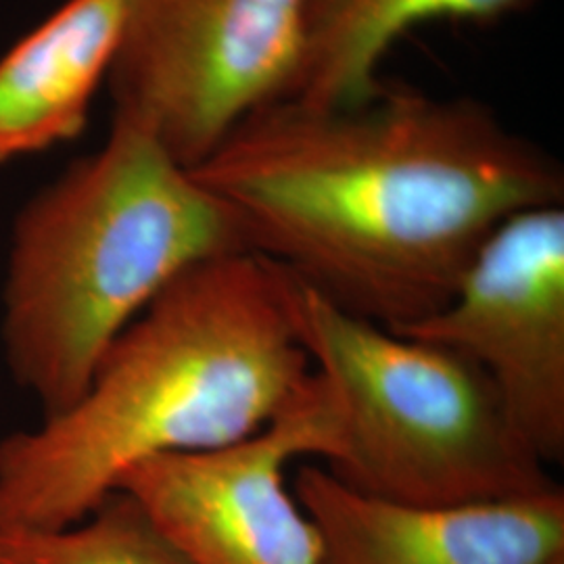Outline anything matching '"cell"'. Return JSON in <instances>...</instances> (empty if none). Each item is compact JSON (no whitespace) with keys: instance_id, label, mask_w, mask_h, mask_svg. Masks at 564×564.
<instances>
[{"instance_id":"cell-1","label":"cell","mask_w":564,"mask_h":564,"mask_svg":"<svg viewBox=\"0 0 564 564\" xmlns=\"http://www.w3.org/2000/svg\"><path fill=\"white\" fill-rule=\"evenodd\" d=\"M191 174L247 249L389 330L442 310L498 224L564 203L563 165L484 102L383 84L270 102Z\"/></svg>"},{"instance_id":"cell-2","label":"cell","mask_w":564,"mask_h":564,"mask_svg":"<svg viewBox=\"0 0 564 564\" xmlns=\"http://www.w3.org/2000/svg\"><path fill=\"white\" fill-rule=\"evenodd\" d=\"M314 381L286 270L251 249L197 263L121 330L78 402L0 442V529L78 523L134 466L247 440Z\"/></svg>"},{"instance_id":"cell-3","label":"cell","mask_w":564,"mask_h":564,"mask_svg":"<svg viewBox=\"0 0 564 564\" xmlns=\"http://www.w3.org/2000/svg\"><path fill=\"white\" fill-rule=\"evenodd\" d=\"M247 249L223 203L162 142L113 118L101 147L21 207L2 291L9 370L44 419L78 402L102 354L197 263Z\"/></svg>"},{"instance_id":"cell-4","label":"cell","mask_w":564,"mask_h":564,"mask_svg":"<svg viewBox=\"0 0 564 564\" xmlns=\"http://www.w3.org/2000/svg\"><path fill=\"white\" fill-rule=\"evenodd\" d=\"M286 274L300 341L337 410L339 452L324 464L335 479L414 506L500 502L561 487L475 364L360 318Z\"/></svg>"},{"instance_id":"cell-5","label":"cell","mask_w":564,"mask_h":564,"mask_svg":"<svg viewBox=\"0 0 564 564\" xmlns=\"http://www.w3.org/2000/svg\"><path fill=\"white\" fill-rule=\"evenodd\" d=\"M305 0H121L107 88L132 121L193 170L300 78Z\"/></svg>"},{"instance_id":"cell-6","label":"cell","mask_w":564,"mask_h":564,"mask_svg":"<svg viewBox=\"0 0 564 564\" xmlns=\"http://www.w3.org/2000/svg\"><path fill=\"white\" fill-rule=\"evenodd\" d=\"M339 421L316 375L312 391L237 444L151 458L121 477L128 494L188 564H321V542L293 487L291 464L330 463Z\"/></svg>"},{"instance_id":"cell-7","label":"cell","mask_w":564,"mask_h":564,"mask_svg":"<svg viewBox=\"0 0 564 564\" xmlns=\"http://www.w3.org/2000/svg\"><path fill=\"white\" fill-rule=\"evenodd\" d=\"M475 364L527 447L564 458V207L542 205L498 224L442 310L393 330Z\"/></svg>"},{"instance_id":"cell-8","label":"cell","mask_w":564,"mask_h":564,"mask_svg":"<svg viewBox=\"0 0 564 564\" xmlns=\"http://www.w3.org/2000/svg\"><path fill=\"white\" fill-rule=\"evenodd\" d=\"M293 491L318 533L321 564H564L563 487L481 505H398L307 464Z\"/></svg>"},{"instance_id":"cell-9","label":"cell","mask_w":564,"mask_h":564,"mask_svg":"<svg viewBox=\"0 0 564 564\" xmlns=\"http://www.w3.org/2000/svg\"><path fill=\"white\" fill-rule=\"evenodd\" d=\"M120 32L121 0H65L0 57V165L80 139Z\"/></svg>"},{"instance_id":"cell-10","label":"cell","mask_w":564,"mask_h":564,"mask_svg":"<svg viewBox=\"0 0 564 564\" xmlns=\"http://www.w3.org/2000/svg\"><path fill=\"white\" fill-rule=\"evenodd\" d=\"M529 0H305L303 57L293 99L349 105L370 97L389 51L435 21L494 23Z\"/></svg>"},{"instance_id":"cell-11","label":"cell","mask_w":564,"mask_h":564,"mask_svg":"<svg viewBox=\"0 0 564 564\" xmlns=\"http://www.w3.org/2000/svg\"><path fill=\"white\" fill-rule=\"evenodd\" d=\"M0 564H188L128 494L116 489L78 523L0 529Z\"/></svg>"}]
</instances>
